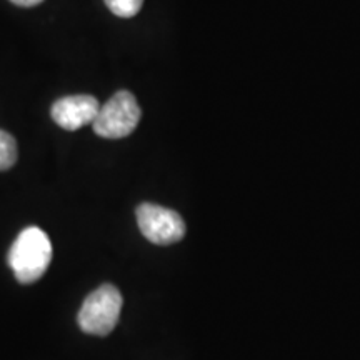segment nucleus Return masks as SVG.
<instances>
[{"mask_svg":"<svg viewBox=\"0 0 360 360\" xmlns=\"http://www.w3.org/2000/svg\"><path fill=\"white\" fill-rule=\"evenodd\" d=\"M17 162V142L8 132L0 130V170L11 169Z\"/></svg>","mask_w":360,"mask_h":360,"instance_id":"423d86ee","label":"nucleus"},{"mask_svg":"<svg viewBox=\"0 0 360 360\" xmlns=\"http://www.w3.org/2000/svg\"><path fill=\"white\" fill-rule=\"evenodd\" d=\"M103 2L114 15L122 19L137 15L143 6V0H103Z\"/></svg>","mask_w":360,"mask_h":360,"instance_id":"0eeeda50","label":"nucleus"},{"mask_svg":"<svg viewBox=\"0 0 360 360\" xmlns=\"http://www.w3.org/2000/svg\"><path fill=\"white\" fill-rule=\"evenodd\" d=\"M11 2L19 7H34V6H39V4H42L44 0H11Z\"/></svg>","mask_w":360,"mask_h":360,"instance_id":"6e6552de","label":"nucleus"},{"mask_svg":"<svg viewBox=\"0 0 360 360\" xmlns=\"http://www.w3.org/2000/svg\"><path fill=\"white\" fill-rule=\"evenodd\" d=\"M122 295L117 287L105 283L87 295L79 312V326L85 334L109 335L119 322Z\"/></svg>","mask_w":360,"mask_h":360,"instance_id":"f03ea898","label":"nucleus"},{"mask_svg":"<svg viewBox=\"0 0 360 360\" xmlns=\"http://www.w3.org/2000/svg\"><path fill=\"white\" fill-rule=\"evenodd\" d=\"M141 117L142 110L134 94L120 90L101 105L92 127L98 137L124 139L134 132L141 122Z\"/></svg>","mask_w":360,"mask_h":360,"instance_id":"7ed1b4c3","label":"nucleus"},{"mask_svg":"<svg viewBox=\"0 0 360 360\" xmlns=\"http://www.w3.org/2000/svg\"><path fill=\"white\" fill-rule=\"evenodd\" d=\"M101 110V103L92 96H69L53 102L51 115L58 127L65 130H79L94 124Z\"/></svg>","mask_w":360,"mask_h":360,"instance_id":"39448f33","label":"nucleus"},{"mask_svg":"<svg viewBox=\"0 0 360 360\" xmlns=\"http://www.w3.org/2000/svg\"><path fill=\"white\" fill-rule=\"evenodd\" d=\"M135 215L142 236L152 244H175L186 236V222L172 209L155 204H142L137 207Z\"/></svg>","mask_w":360,"mask_h":360,"instance_id":"20e7f679","label":"nucleus"},{"mask_svg":"<svg viewBox=\"0 0 360 360\" xmlns=\"http://www.w3.org/2000/svg\"><path fill=\"white\" fill-rule=\"evenodd\" d=\"M52 260L51 238L39 227H27L8 252V265L20 283H34L47 272Z\"/></svg>","mask_w":360,"mask_h":360,"instance_id":"f257e3e1","label":"nucleus"}]
</instances>
